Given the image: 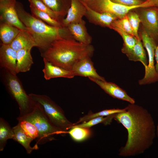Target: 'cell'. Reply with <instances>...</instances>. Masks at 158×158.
<instances>
[{
    "mask_svg": "<svg viewBox=\"0 0 158 158\" xmlns=\"http://www.w3.org/2000/svg\"><path fill=\"white\" fill-rule=\"evenodd\" d=\"M150 0L153 1H158V0Z\"/></svg>",
    "mask_w": 158,
    "mask_h": 158,
    "instance_id": "cell-38",
    "label": "cell"
},
{
    "mask_svg": "<svg viewBox=\"0 0 158 158\" xmlns=\"http://www.w3.org/2000/svg\"><path fill=\"white\" fill-rule=\"evenodd\" d=\"M125 111L115 114L114 119L121 123L128 132L127 141L119 150L123 157L138 155L152 145L156 136L154 121L150 113L139 105L131 104Z\"/></svg>",
    "mask_w": 158,
    "mask_h": 158,
    "instance_id": "cell-1",
    "label": "cell"
},
{
    "mask_svg": "<svg viewBox=\"0 0 158 158\" xmlns=\"http://www.w3.org/2000/svg\"><path fill=\"white\" fill-rule=\"evenodd\" d=\"M16 9L20 20L32 35L40 50L46 49L53 41L69 33L66 28L51 26L31 15L19 2H16Z\"/></svg>",
    "mask_w": 158,
    "mask_h": 158,
    "instance_id": "cell-3",
    "label": "cell"
},
{
    "mask_svg": "<svg viewBox=\"0 0 158 158\" xmlns=\"http://www.w3.org/2000/svg\"><path fill=\"white\" fill-rule=\"evenodd\" d=\"M93 46L79 42L71 34L53 41L46 49L40 50L41 56L52 64L68 70H71L80 59L93 55Z\"/></svg>",
    "mask_w": 158,
    "mask_h": 158,
    "instance_id": "cell-2",
    "label": "cell"
},
{
    "mask_svg": "<svg viewBox=\"0 0 158 158\" xmlns=\"http://www.w3.org/2000/svg\"><path fill=\"white\" fill-rule=\"evenodd\" d=\"M35 102L42 106L47 116L56 128L68 133L74 125L66 118L62 109L49 97L45 95L34 93L28 94Z\"/></svg>",
    "mask_w": 158,
    "mask_h": 158,
    "instance_id": "cell-6",
    "label": "cell"
},
{
    "mask_svg": "<svg viewBox=\"0 0 158 158\" xmlns=\"http://www.w3.org/2000/svg\"><path fill=\"white\" fill-rule=\"evenodd\" d=\"M111 29L118 32L122 37L124 44L121 51L123 53L126 54L133 48L136 44L138 39L119 28L113 27Z\"/></svg>",
    "mask_w": 158,
    "mask_h": 158,
    "instance_id": "cell-27",
    "label": "cell"
},
{
    "mask_svg": "<svg viewBox=\"0 0 158 158\" xmlns=\"http://www.w3.org/2000/svg\"><path fill=\"white\" fill-rule=\"evenodd\" d=\"M82 1L87 9L85 16L90 23L111 28L112 23L118 18L115 15L109 12L100 13L95 11L89 7L86 3Z\"/></svg>",
    "mask_w": 158,
    "mask_h": 158,
    "instance_id": "cell-15",
    "label": "cell"
},
{
    "mask_svg": "<svg viewBox=\"0 0 158 158\" xmlns=\"http://www.w3.org/2000/svg\"><path fill=\"white\" fill-rule=\"evenodd\" d=\"M129 60L140 62L145 68L148 64L145 52L140 40L138 39L133 48L125 54Z\"/></svg>",
    "mask_w": 158,
    "mask_h": 158,
    "instance_id": "cell-23",
    "label": "cell"
},
{
    "mask_svg": "<svg viewBox=\"0 0 158 158\" xmlns=\"http://www.w3.org/2000/svg\"><path fill=\"white\" fill-rule=\"evenodd\" d=\"M30 8L32 15L36 18L51 26L61 28H64L60 22L53 18L47 13L40 11L30 4Z\"/></svg>",
    "mask_w": 158,
    "mask_h": 158,
    "instance_id": "cell-26",
    "label": "cell"
},
{
    "mask_svg": "<svg viewBox=\"0 0 158 158\" xmlns=\"http://www.w3.org/2000/svg\"><path fill=\"white\" fill-rule=\"evenodd\" d=\"M113 27L119 28L125 32L134 36L132 29L126 15L124 17L114 21L111 25V28Z\"/></svg>",
    "mask_w": 158,
    "mask_h": 158,
    "instance_id": "cell-33",
    "label": "cell"
},
{
    "mask_svg": "<svg viewBox=\"0 0 158 158\" xmlns=\"http://www.w3.org/2000/svg\"><path fill=\"white\" fill-rule=\"evenodd\" d=\"M43 59L44 67L42 71L46 80L59 77L71 78L75 76L71 71L55 65L44 58Z\"/></svg>",
    "mask_w": 158,
    "mask_h": 158,
    "instance_id": "cell-17",
    "label": "cell"
},
{
    "mask_svg": "<svg viewBox=\"0 0 158 158\" xmlns=\"http://www.w3.org/2000/svg\"><path fill=\"white\" fill-rule=\"evenodd\" d=\"M83 2L85 3H88V2H90L92 0H80Z\"/></svg>",
    "mask_w": 158,
    "mask_h": 158,
    "instance_id": "cell-36",
    "label": "cell"
},
{
    "mask_svg": "<svg viewBox=\"0 0 158 158\" xmlns=\"http://www.w3.org/2000/svg\"><path fill=\"white\" fill-rule=\"evenodd\" d=\"M156 133L158 138V123L156 129Z\"/></svg>",
    "mask_w": 158,
    "mask_h": 158,
    "instance_id": "cell-37",
    "label": "cell"
},
{
    "mask_svg": "<svg viewBox=\"0 0 158 158\" xmlns=\"http://www.w3.org/2000/svg\"><path fill=\"white\" fill-rule=\"evenodd\" d=\"M10 45L16 51L24 49L31 50L33 47H37L32 35L27 30H20Z\"/></svg>",
    "mask_w": 158,
    "mask_h": 158,
    "instance_id": "cell-18",
    "label": "cell"
},
{
    "mask_svg": "<svg viewBox=\"0 0 158 158\" xmlns=\"http://www.w3.org/2000/svg\"><path fill=\"white\" fill-rule=\"evenodd\" d=\"M157 10L154 9L143 10L139 15L144 31L155 40L158 37Z\"/></svg>",
    "mask_w": 158,
    "mask_h": 158,
    "instance_id": "cell-10",
    "label": "cell"
},
{
    "mask_svg": "<svg viewBox=\"0 0 158 158\" xmlns=\"http://www.w3.org/2000/svg\"><path fill=\"white\" fill-rule=\"evenodd\" d=\"M125 110V108L122 109L118 108L112 109L104 110L95 113H89L80 118L79 120L74 123V125L78 124L80 123L88 121L95 118L100 116H107L122 112L124 111Z\"/></svg>",
    "mask_w": 158,
    "mask_h": 158,
    "instance_id": "cell-28",
    "label": "cell"
},
{
    "mask_svg": "<svg viewBox=\"0 0 158 158\" xmlns=\"http://www.w3.org/2000/svg\"><path fill=\"white\" fill-rule=\"evenodd\" d=\"M31 5L41 11L49 15L54 19L61 23L63 19L48 7L41 0H28Z\"/></svg>",
    "mask_w": 158,
    "mask_h": 158,
    "instance_id": "cell-30",
    "label": "cell"
},
{
    "mask_svg": "<svg viewBox=\"0 0 158 158\" xmlns=\"http://www.w3.org/2000/svg\"><path fill=\"white\" fill-rule=\"evenodd\" d=\"M71 138L75 141L80 142L90 138L92 132L90 128L79 127H73L68 131Z\"/></svg>",
    "mask_w": 158,
    "mask_h": 158,
    "instance_id": "cell-25",
    "label": "cell"
},
{
    "mask_svg": "<svg viewBox=\"0 0 158 158\" xmlns=\"http://www.w3.org/2000/svg\"><path fill=\"white\" fill-rule=\"evenodd\" d=\"M2 68L1 78L9 93L18 104L20 114L22 117L31 112L37 102L27 95L16 75Z\"/></svg>",
    "mask_w": 158,
    "mask_h": 158,
    "instance_id": "cell-5",
    "label": "cell"
},
{
    "mask_svg": "<svg viewBox=\"0 0 158 158\" xmlns=\"http://www.w3.org/2000/svg\"><path fill=\"white\" fill-rule=\"evenodd\" d=\"M20 30L7 23L0 21V38L2 44H10L19 33Z\"/></svg>",
    "mask_w": 158,
    "mask_h": 158,
    "instance_id": "cell-21",
    "label": "cell"
},
{
    "mask_svg": "<svg viewBox=\"0 0 158 158\" xmlns=\"http://www.w3.org/2000/svg\"><path fill=\"white\" fill-rule=\"evenodd\" d=\"M31 49H22L17 51L16 72H25L29 71L33 63Z\"/></svg>",
    "mask_w": 158,
    "mask_h": 158,
    "instance_id": "cell-20",
    "label": "cell"
},
{
    "mask_svg": "<svg viewBox=\"0 0 158 158\" xmlns=\"http://www.w3.org/2000/svg\"><path fill=\"white\" fill-rule=\"evenodd\" d=\"M126 16L131 26L134 37L140 40L138 33L139 26L141 23L139 15L130 11Z\"/></svg>",
    "mask_w": 158,
    "mask_h": 158,
    "instance_id": "cell-32",
    "label": "cell"
},
{
    "mask_svg": "<svg viewBox=\"0 0 158 158\" xmlns=\"http://www.w3.org/2000/svg\"><path fill=\"white\" fill-rule=\"evenodd\" d=\"M66 28L77 41L86 44H91L92 38L87 32L85 22L83 20L79 22L70 24Z\"/></svg>",
    "mask_w": 158,
    "mask_h": 158,
    "instance_id": "cell-16",
    "label": "cell"
},
{
    "mask_svg": "<svg viewBox=\"0 0 158 158\" xmlns=\"http://www.w3.org/2000/svg\"><path fill=\"white\" fill-rule=\"evenodd\" d=\"M115 114L107 116H100L95 118L88 121L83 122L81 124L74 125L72 128L79 127L90 128L95 125L100 123H103L105 125H109L112 122Z\"/></svg>",
    "mask_w": 158,
    "mask_h": 158,
    "instance_id": "cell-29",
    "label": "cell"
},
{
    "mask_svg": "<svg viewBox=\"0 0 158 158\" xmlns=\"http://www.w3.org/2000/svg\"><path fill=\"white\" fill-rule=\"evenodd\" d=\"M155 58L156 61V64L155 66V69L156 72L158 74V44L155 50Z\"/></svg>",
    "mask_w": 158,
    "mask_h": 158,
    "instance_id": "cell-35",
    "label": "cell"
},
{
    "mask_svg": "<svg viewBox=\"0 0 158 158\" xmlns=\"http://www.w3.org/2000/svg\"><path fill=\"white\" fill-rule=\"evenodd\" d=\"M14 133L13 128L4 119L0 118V151H2L6 145L7 141L13 139Z\"/></svg>",
    "mask_w": 158,
    "mask_h": 158,
    "instance_id": "cell-24",
    "label": "cell"
},
{
    "mask_svg": "<svg viewBox=\"0 0 158 158\" xmlns=\"http://www.w3.org/2000/svg\"><path fill=\"white\" fill-rule=\"evenodd\" d=\"M157 19L158 20V10H157Z\"/></svg>",
    "mask_w": 158,
    "mask_h": 158,
    "instance_id": "cell-39",
    "label": "cell"
},
{
    "mask_svg": "<svg viewBox=\"0 0 158 158\" xmlns=\"http://www.w3.org/2000/svg\"><path fill=\"white\" fill-rule=\"evenodd\" d=\"M18 121L20 124L22 130L27 136L35 140L38 138V131L33 123L25 120Z\"/></svg>",
    "mask_w": 158,
    "mask_h": 158,
    "instance_id": "cell-31",
    "label": "cell"
},
{
    "mask_svg": "<svg viewBox=\"0 0 158 158\" xmlns=\"http://www.w3.org/2000/svg\"><path fill=\"white\" fill-rule=\"evenodd\" d=\"M141 37L148 55V64L145 68V75L138 81L139 85H143L158 82V74L156 72L154 65L155 52L157 45L155 40L144 30L141 32Z\"/></svg>",
    "mask_w": 158,
    "mask_h": 158,
    "instance_id": "cell-8",
    "label": "cell"
},
{
    "mask_svg": "<svg viewBox=\"0 0 158 158\" xmlns=\"http://www.w3.org/2000/svg\"><path fill=\"white\" fill-rule=\"evenodd\" d=\"M13 128L14 133L13 139L23 146L28 154H30L33 150L39 149V147L37 144L33 147L31 146L30 143L34 140L25 135L22 130L19 122Z\"/></svg>",
    "mask_w": 158,
    "mask_h": 158,
    "instance_id": "cell-19",
    "label": "cell"
},
{
    "mask_svg": "<svg viewBox=\"0 0 158 158\" xmlns=\"http://www.w3.org/2000/svg\"><path fill=\"white\" fill-rule=\"evenodd\" d=\"M112 2L127 6H133L140 5L144 1L141 0H111Z\"/></svg>",
    "mask_w": 158,
    "mask_h": 158,
    "instance_id": "cell-34",
    "label": "cell"
},
{
    "mask_svg": "<svg viewBox=\"0 0 158 158\" xmlns=\"http://www.w3.org/2000/svg\"><path fill=\"white\" fill-rule=\"evenodd\" d=\"M88 78L113 97L128 102L131 104L135 103V100L130 97L125 90L115 83L92 78Z\"/></svg>",
    "mask_w": 158,
    "mask_h": 158,
    "instance_id": "cell-12",
    "label": "cell"
},
{
    "mask_svg": "<svg viewBox=\"0 0 158 158\" xmlns=\"http://www.w3.org/2000/svg\"><path fill=\"white\" fill-rule=\"evenodd\" d=\"M48 7L63 19L71 4V0H41Z\"/></svg>",
    "mask_w": 158,
    "mask_h": 158,
    "instance_id": "cell-22",
    "label": "cell"
},
{
    "mask_svg": "<svg viewBox=\"0 0 158 158\" xmlns=\"http://www.w3.org/2000/svg\"><path fill=\"white\" fill-rule=\"evenodd\" d=\"M17 55V51L10 44L2 43L0 48V65L1 68L16 75Z\"/></svg>",
    "mask_w": 158,
    "mask_h": 158,
    "instance_id": "cell-13",
    "label": "cell"
},
{
    "mask_svg": "<svg viewBox=\"0 0 158 158\" xmlns=\"http://www.w3.org/2000/svg\"><path fill=\"white\" fill-rule=\"evenodd\" d=\"M17 119L28 121L35 126L39 133V137L35 140L37 144L42 145L55 140V135L66 134L52 123L42 105L37 102L31 112L22 117L18 116Z\"/></svg>",
    "mask_w": 158,
    "mask_h": 158,
    "instance_id": "cell-4",
    "label": "cell"
},
{
    "mask_svg": "<svg viewBox=\"0 0 158 158\" xmlns=\"http://www.w3.org/2000/svg\"><path fill=\"white\" fill-rule=\"evenodd\" d=\"M86 4L95 11L100 13L109 12L115 15L118 18L121 19L133 9L154 6L155 2L146 0L140 5L133 6H123L115 3L111 0H92Z\"/></svg>",
    "mask_w": 158,
    "mask_h": 158,
    "instance_id": "cell-7",
    "label": "cell"
},
{
    "mask_svg": "<svg viewBox=\"0 0 158 158\" xmlns=\"http://www.w3.org/2000/svg\"><path fill=\"white\" fill-rule=\"evenodd\" d=\"M16 2V0H0V21L9 23L20 30H27L18 16Z\"/></svg>",
    "mask_w": 158,
    "mask_h": 158,
    "instance_id": "cell-9",
    "label": "cell"
},
{
    "mask_svg": "<svg viewBox=\"0 0 158 158\" xmlns=\"http://www.w3.org/2000/svg\"><path fill=\"white\" fill-rule=\"evenodd\" d=\"M71 71L74 76L90 77L106 80L97 73L90 57H86L78 61L74 64Z\"/></svg>",
    "mask_w": 158,
    "mask_h": 158,
    "instance_id": "cell-11",
    "label": "cell"
},
{
    "mask_svg": "<svg viewBox=\"0 0 158 158\" xmlns=\"http://www.w3.org/2000/svg\"><path fill=\"white\" fill-rule=\"evenodd\" d=\"M87 8L80 0H71V6L68 11L66 17L61 21L63 28L68 25L79 22L83 20L87 11Z\"/></svg>",
    "mask_w": 158,
    "mask_h": 158,
    "instance_id": "cell-14",
    "label": "cell"
}]
</instances>
